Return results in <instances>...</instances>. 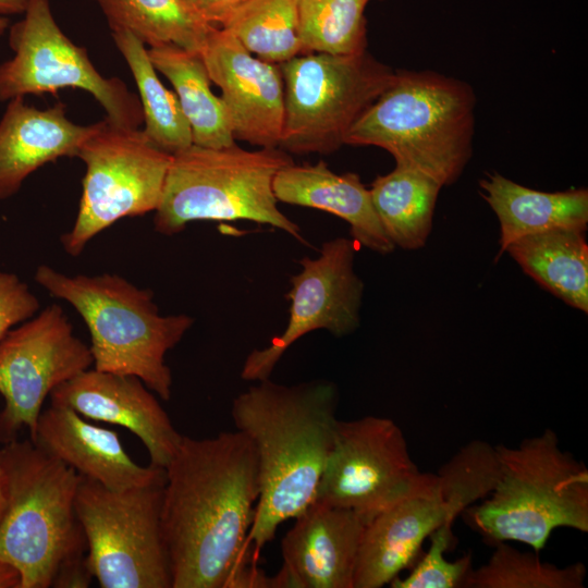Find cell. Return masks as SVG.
Here are the masks:
<instances>
[{
	"label": "cell",
	"instance_id": "1",
	"mask_svg": "<svg viewBox=\"0 0 588 588\" xmlns=\"http://www.w3.org/2000/svg\"><path fill=\"white\" fill-rule=\"evenodd\" d=\"M164 469L161 530L172 588L271 587L248 543L260 491L250 440L238 430L182 436Z\"/></svg>",
	"mask_w": 588,
	"mask_h": 588
},
{
	"label": "cell",
	"instance_id": "2",
	"mask_svg": "<svg viewBox=\"0 0 588 588\" xmlns=\"http://www.w3.org/2000/svg\"><path fill=\"white\" fill-rule=\"evenodd\" d=\"M338 396L328 380L285 385L268 378L232 401V420L258 463L260 491L248 535L255 563L278 527L316 499L339 421Z\"/></svg>",
	"mask_w": 588,
	"mask_h": 588
},
{
	"label": "cell",
	"instance_id": "3",
	"mask_svg": "<svg viewBox=\"0 0 588 588\" xmlns=\"http://www.w3.org/2000/svg\"><path fill=\"white\" fill-rule=\"evenodd\" d=\"M471 87L430 71H396L392 84L358 118L345 145L376 146L442 186L454 183L471 157Z\"/></svg>",
	"mask_w": 588,
	"mask_h": 588
},
{
	"label": "cell",
	"instance_id": "4",
	"mask_svg": "<svg viewBox=\"0 0 588 588\" xmlns=\"http://www.w3.org/2000/svg\"><path fill=\"white\" fill-rule=\"evenodd\" d=\"M34 279L79 314L90 335L95 369L136 376L163 401L170 400L172 372L164 357L191 329L193 317L161 316L150 290L118 274L68 275L40 265Z\"/></svg>",
	"mask_w": 588,
	"mask_h": 588
},
{
	"label": "cell",
	"instance_id": "5",
	"mask_svg": "<svg viewBox=\"0 0 588 588\" xmlns=\"http://www.w3.org/2000/svg\"><path fill=\"white\" fill-rule=\"evenodd\" d=\"M7 506L0 524V560L14 566L20 588L52 587L66 563L86 556L75 511L82 476L29 440L0 449Z\"/></svg>",
	"mask_w": 588,
	"mask_h": 588
},
{
	"label": "cell",
	"instance_id": "6",
	"mask_svg": "<svg viewBox=\"0 0 588 588\" xmlns=\"http://www.w3.org/2000/svg\"><path fill=\"white\" fill-rule=\"evenodd\" d=\"M495 450L499 476L493 490L464 511L486 539L517 541L538 552L556 528L588 531V470L560 448L553 430Z\"/></svg>",
	"mask_w": 588,
	"mask_h": 588
},
{
	"label": "cell",
	"instance_id": "7",
	"mask_svg": "<svg viewBox=\"0 0 588 588\" xmlns=\"http://www.w3.org/2000/svg\"><path fill=\"white\" fill-rule=\"evenodd\" d=\"M293 162L277 147L247 150L236 144L219 148L193 144L172 156L155 211V231L171 236L197 220H248L306 243L299 226L279 209L273 192L277 173Z\"/></svg>",
	"mask_w": 588,
	"mask_h": 588
},
{
	"label": "cell",
	"instance_id": "8",
	"mask_svg": "<svg viewBox=\"0 0 588 588\" xmlns=\"http://www.w3.org/2000/svg\"><path fill=\"white\" fill-rule=\"evenodd\" d=\"M287 154L329 155L345 145L358 118L392 84L395 71L368 51L298 54L280 64Z\"/></svg>",
	"mask_w": 588,
	"mask_h": 588
},
{
	"label": "cell",
	"instance_id": "9",
	"mask_svg": "<svg viewBox=\"0 0 588 588\" xmlns=\"http://www.w3.org/2000/svg\"><path fill=\"white\" fill-rule=\"evenodd\" d=\"M166 480L122 491L83 477L75 511L86 563L102 588H172L161 530Z\"/></svg>",
	"mask_w": 588,
	"mask_h": 588
},
{
	"label": "cell",
	"instance_id": "10",
	"mask_svg": "<svg viewBox=\"0 0 588 588\" xmlns=\"http://www.w3.org/2000/svg\"><path fill=\"white\" fill-rule=\"evenodd\" d=\"M143 130L106 119L79 145L76 157L86 167L72 229L62 234L69 255L82 254L88 242L117 221L155 212L172 161Z\"/></svg>",
	"mask_w": 588,
	"mask_h": 588
},
{
	"label": "cell",
	"instance_id": "11",
	"mask_svg": "<svg viewBox=\"0 0 588 588\" xmlns=\"http://www.w3.org/2000/svg\"><path fill=\"white\" fill-rule=\"evenodd\" d=\"M22 15L8 29L13 57L0 64V102L77 88L99 102L108 122L126 128L143 125L138 96L119 77L97 71L87 50L59 27L50 0H26Z\"/></svg>",
	"mask_w": 588,
	"mask_h": 588
},
{
	"label": "cell",
	"instance_id": "12",
	"mask_svg": "<svg viewBox=\"0 0 588 588\" xmlns=\"http://www.w3.org/2000/svg\"><path fill=\"white\" fill-rule=\"evenodd\" d=\"M93 363L58 304L9 330L0 339V443L16 440L25 428L33 441L47 396Z\"/></svg>",
	"mask_w": 588,
	"mask_h": 588
},
{
	"label": "cell",
	"instance_id": "13",
	"mask_svg": "<svg viewBox=\"0 0 588 588\" xmlns=\"http://www.w3.org/2000/svg\"><path fill=\"white\" fill-rule=\"evenodd\" d=\"M422 475L391 418L339 419L315 501L351 510L366 524L407 494Z\"/></svg>",
	"mask_w": 588,
	"mask_h": 588
},
{
	"label": "cell",
	"instance_id": "14",
	"mask_svg": "<svg viewBox=\"0 0 588 588\" xmlns=\"http://www.w3.org/2000/svg\"><path fill=\"white\" fill-rule=\"evenodd\" d=\"M356 243L345 237L326 241L317 257L298 260L301 271L291 277L289 320L284 331L264 348L246 357L241 378H270L283 354L298 339L316 330L341 338L359 327L364 283L354 271Z\"/></svg>",
	"mask_w": 588,
	"mask_h": 588
},
{
	"label": "cell",
	"instance_id": "15",
	"mask_svg": "<svg viewBox=\"0 0 588 588\" xmlns=\"http://www.w3.org/2000/svg\"><path fill=\"white\" fill-rule=\"evenodd\" d=\"M200 56L211 83L221 90L235 140L279 148L284 119L280 64L250 53L226 28L213 26Z\"/></svg>",
	"mask_w": 588,
	"mask_h": 588
},
{
	"label": "cell",
	"instance_id": "16",
	"mask_svg": "<svg viewBox=\"0 0 588 588\" xmlns=\"http://www.w3.org/2000/svg\"><path fill=\"white\" fill-rule=\"evenodd\" d=\"M49 396L51 405L128 429L147 449L150 464L158 467H167L182 440L155 395L133 375L88 368Z\"/></svg>",
	"mask_w": 588,
	"mask_h": 588
},
{
	"label": "cell",
	"instance_id": "17",
	"mask_svg": "<svg viewBox=\"0 0 588 588\" xmlns=\"http://www.w3.org/2000/svg\"><path fill=\"white\" fill-rule=\"evenodd\" d=\"M281 542L273 588H353L365 522L355 512L314 501Z\"/></svg>",
	"mask_w": 588,
	"mask_h": 588
},
{
	"label": "cell",
	"instance_id": "18",
	"mask_svg": "<svg viewBox=\"0 0 588 588\" xmlns=\"http://www.w3.org/2000/svg\"><path fill=\"white\" fill-rule=\"evenodd\" d=\"M452 527L437 476L424 473L417 485L369 519L362 534L353 588H380L416 559L439 526Z\"/></svg>",
	"mask_w": 588,
	"mask_h": 588
},
{
	"label": "cell",
	"instance_id": "19",
	"mask_svg": "<svg viewBox=\"0 0 588 588\" xmlns=\"http://www.w3.org/2000/svg\"><path fill=\"white\" fill-rule=\"evenodd\" d=\"M33 442L81 476L111 490L166 480L164 468L136 464L114 430L95 426L68 407L50 405L41 411Z\"/></svg>",
	"mask_w": 588,
	"mask_h": 588
},
{
	"label": "cell",
	"instance_id": "20",
	"mask_svg": "<svg viewBox=\"0 0 588 588\" xmlns=\"http://www.w3.org/2000/svg\"><path fill=\"white\" fill-rule=\"evenodd\" d=\"M96 127L97 123L72 122L62 102L40 109L27 105L24 97L10 99L0 119V200L14 196L46 163L76 157Z\"/></svg>",
	"mask_w": 588,
	"mask_h": 588
},
{
	"label": "cell",
	"instance_id": "21",
	"mask_svg": "<svg viewBox=\"0 0 588 588\" xmlns=\"http://www.w3.org/2000/svg\"><path fill=\"white\" fill-rule=\"evenodd\" d=\"M278 201L332 213L350 224L353 241L379 254L395 246L385 235L375 211L370 191L353 172L336 174L324 161L282 168L273 180Z\"/></svg>",
	"mask_w": 588,
	"mask_h": 588
},
{
	"label": "cell",
	"instance_id": "22",
	"mask_svg": "<svg viewBox=\"0 0 588 588\" xmlns=\"http://www.w3.org/2000/svg\"><path fill=\"white\" fill-rule=\"evenodd\" d=\"M479 186L481 196L500 222V255L524 236L560 229L587 231V188L541 192L519 185L498 172L486 173Z\"/></svg>",
	"mask_w": 588,
	"mask_h": 588
},
{
	"label": "cell",
	"instance_id": "23",
	"mask_svg": "<svg viewBox=\"0 0 588 588\" xmlns=\"http://www.w3.org/2000/svg\"><path fill=\"white\" fill-rule=\"evenodd\" d=\"M505 252L523 271L569 306L588 313V244L585 232L551 230L524 236Z\"/></svg>",
	"mask_w": 588,
	"mask_h": 588
},
{
	"label": "cell",
	"instance_id": "24",
	"mask_svg": "<svg viewBox=\"0 0 588 588\" xmlns=\"http://www.w3.org/2000/svg\"><path fill=\"white\" fill-rule=\"evenodd\" d=\"M148 56L157 72L172 84L191 126L193 144L210 148L235 144L223 102L211 90L200 53L163 45L148 48Z\"/></svg>",
	"mask_w": 588,
	"mask_h": 588
},
{
	"label": "cell",
	"instance_id": "25",
	"mask_svg": "<svg viewBox=\"0 0 588 588\" xmlns=\"http://www.w3.org/2000/svg\"><path fill=\"white\" fill-rule=\"evenodd\" d=\"M441 187L429 175L403 166L376 177L369 188L372 205L394 246L407 250L425 246Z\"/></svg>",
	"mask_w": 588,
	"mask_h": 588
},
{
	"label": "cell",
	"instance_id": "26",
	"mask_svg": "<svg viewBox=\"0 0 588 588\" xmlns=\"http://www.w3.org/2000/svg\"><path fill=\"white\" fill-rule=\"evenodd\" d=\"M112 30H125L149 48L175 45L203 50L213 25L184 0H91Z\"/></svg>",
	"mask_w": 588,
	"mask_h": 588
},
{
	"label": "cell",
	"instance_id": "27",
	"mask_svg": "<svg viewBox=\"0 0 588 588\" xmlns=\"http://www.w3.org/2000/svg\"><path fill=\"white\" fill-rule=\"evenodd\" d=\"M111 35L137 86L145 135L155 146L171 155L192 146V130L177 96L160 81L148 49L128 32L112 30Z\"/></svg>",
	"mask_w": 588,
	"mask_h": 588
},
{
	"label": "cell",
	"instance_id": "28",
	"mask_svg": "<svg viewBox=\"0 0 588 588\" xmlns=\"http://www.w3.org/2000/svg\"><path fill=\"white\" fill-rule=\"evenodd\" d=\"M370 0H298L301 54L367 51L365 9Z\"/></svg>",
	"mask_w": 588,
	"mask_h": 588
},
{
	"label": "cell",
	"instance_id": "29",
	"mask_svg": "<svg viewBox=\"0 0 588 588\" xmlns=\"http://www.w3.org/2000/svg\"><path fill=\"white\" fill-rule=\"evenodd\" d=\"M223 28L264 61L281 64L301 54L298 0H252Z\"/></svg>",
	"mask_w": 588,
	"mask_h": 588
},
{
	"label": "cell",
	"instance_id": "30",
	"mask_svg": "<svg viewBox=\"0 0 588 588\" xmlns=\"http://www.w3.org/2000/svg\"><path fill=\"white\" fill-rule=\"evenodd\" d=\"M586 567L574 563L560 567L543 562L530 552H520L505 542H497L488 562L470 569L467 588H583Z\"/></svg>",
	"mask_w": 588,
	"mask_h": 588
},
{
	"label": "cell",
	"instance_id": "31",
	"mask_svg": "<svg viewBox=\"0 0 588 588\" xmlns=\"http://www.w3.org/2000/svg\"><path fill=\"white\" fill-rule=\"evenodd\" d=\"M449 511L455 518L479 499L493 490L499 476V456L495 446L474 440L462 446L436 475Z\"/></svg>",
	"mask_w": 588,
	"mask_h": 588
},
{
	"label": "cell",
	"instance_id": "32",
	"mask_svg": "<svg viewBox=\"0 0 588 588\" xmlns=\"http://www.w3.org/2000/svg\"><path fill=\"white\" fill-rule=\"evenodd\" d=\"M451 528L439 526L430 538V547L425 556L417 563L408 576L394 578L392 588H456L463 587L471 567V552L456 561H448L445 552L450 546Z\"/></svg>",
	"mask_w": 588,
	"mask_h": 588
},
{
	"label": "cell",
	"instance_id": "33",
	"mask_svg": "<svg viewBox=\"0 0 588 588\" xmlns=\"http://www.w3.org/2000/svg\"><path fill=\"white\" fill-rule=\"evenodd\" d=\"M40 303L16 274L0 271V339L37 314Z\"/></svg>",
	"mask_w": 588,
	"mask_h": 588
},
{
	"label": "cell",
	"instance_id": "34",
	"mask_svg": "<svg viewBox=\"0 0 588 588\" xmlns=\"http://www.w3.org/2000/svg\"><path fill=\"white\" fill-rule=\"evenodd\" d=\"M252 0H201L203 19L217 27H223L240 10Z\"/></svg>",
	"mask_w": 588,
	"mask_h": 588
},
{
	"label": "cell",
	"instance_id": "35",
	"mask_svg": "<svg viewBox=\"0 0 588 588\" xmlns=\"http://www.w3.org/2000/svg\"><path fill=\"white\" fill-rule=\"evenodd\" d=\"M21 576L11 564L0 560V588H20Z\"/></svg>",
	"mask_w": 588,
	"mask_h": 588
},
{
	"label": "cell",
	"instance_id": "36",
	"mask_svg": "<svg viewBox=\"0 0 588 588\" xmlns=\"http://www.w3.org/2000/svg\"><path fill=\"white\" fill-rule=\"evenodd\" d=\"M26 0H0V15H22Z\"/></svg>",
	"mask_w": 588,
	"mask_h": 588
},
{
	"label": "cell",
	"instance_id": "37",
	"mask_svg": "<svg viewBox=\"0 0 588 588\" xmlns=\"http://www.w3.org/2000/svg\"><path fill=\"white\" fill-rule=\"evenodd\" d=\"M5 506H7V487H5L2 469L0 467V524L4 515Z\"/></svg>",
	"mask_w": 588,
	"mask_h": 588
},
{
	"label": "cell",
	"instance_id": "38",
	"mask_svg": "<svg viewBox=\"0 0 588 588\" xmlns=\"http://www.w3.org/2000/svg\"><path fill=\"white\" fill-rule=\"evenodd\" d=\"M10 19L8 16L0 15V37L9 29Z\"/></svg>",
	"mask_w": 588,
	"mask_h": 588
},
{
	"label": "cell",
	"instance_id": "39",
	"mask_svg": "<svg viewBox=\"0 0 588 588\" xmlns=\"http://www.w3.org/2000/svg\"><path fill=\"white\" fill-rule=\"evenodd\" d=\"M184 1L201 16L200 14L201 0H184Z\"/></svg>",
	"mask_w": 588,
	"mask_h": 588
}]
</instances>
